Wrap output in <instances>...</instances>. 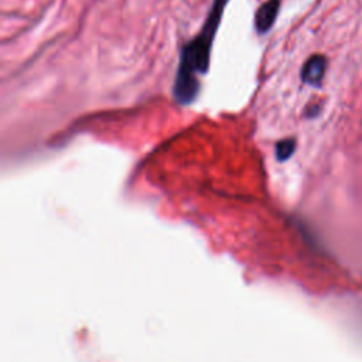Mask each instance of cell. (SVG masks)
<instances>
[{
	"label": "cell",
	"mask_w": 362,
	"mask_h": 362,
	"mask_svg": "<svg viewBox=\"0 0 362 362\" xmlns=\"http://www.w3.org/2000/svg\"><path fill=\"white\" fill-rule=\"evenodd\" d=\"M228 0H214L211 11L198 35L181 49L180 65L173 88V95L180 105L192 103L199 93V75H205L209 68L214 37L219 27Z\"/></svg>",
	"instance_id": "6da1fadb"
},
{
	"label": "cell",
	"mask_w": 362,
	"mask_h": 362,
	"mask_svg": "<svg viewBox=\"0 0 362 362\" xmlns=\"http://www.w3.org/2000/svg\"><path fill=\"white\" fill-rule=\"evenodd\" d=\"M327 69V59L324 55L315 54L313 57H310L305 64L303 65L301 69V79L303 82L313 85V86H318L324 78Z\"/></svg>",
	"instance_id": "7a4b0ae2"
},
{
	"label": "cell",
	"mask_w": 362,
	"mask_h": 362,
	"mask_svg": "<svg viewBox=\"0 0 362 362\" xmlns=\"http://www.w3.org/2000/svg\"><path fill=\"white\" fill-rule=\"evenodd\" d=\"M280 10V0H267L263 3L255 16V25L259 34L267 33L276 21Z\"/></svg>",
	"instance_id": "3957f363"
},
{
	"label": "cell",
	"mask_w": 362,
	"mask_h": 362,
	"mask_svg": "<svg viewBox=\"0 0 362 362\" xmlns=\"http://www.w3.org/2000/svg\"><path fill=\"white\" fill-rule=\"evenodd\" d=\"M296 150V140L294 139H284V140H280L277 144H276V158L279 161H286L288 160L293 153Z\"/></svg>",
	"instance_id": "277c9868"
}]
</instances>
